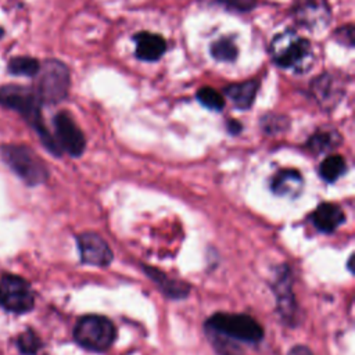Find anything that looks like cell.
I'll use <instances>...</instances> for the list:
<instances>
[{
    "label": "cell",
    "instance_id": "1",
    "mask_svg": "<svg viewBox=\"0 0 355 355\" xmlns=\"http://www.w3.org/2000/svg\"><path fill=\"white\" fill-rule=\"evenodd\" d=\"M0 105L18 112L39 135L44 147L54 155L61 154L55 139L46 129L42 112L40 100L32 87L21 85H4L0 87Z\"/></svg>",
    "mask_w": 355,
    "mask_h": 355
},
{
    "label": "cell",
    "instance_id": "2",
    "mask_svg": "<svg viewBox=\"0 0 355 355\" xmlns=\"http://www.w3.org/2000/svg\"><path fill=\"white\" fill-rule=\"evenodd\" d=\"M270 55L280 68L295 72L306 71L313 61L311 43L293 31H284L272 40Z\"/></svg>",
    "mask_w": 355,
    "mask_h": 355
},
{
    "label": "cell",
    "instance_id": "3",
    "mask_svg": "<svg viewBox=\"0 0 355 355\" xmlns=\"http://www.w3.org/2000/svg\"><path fill=\"white\" fill-rule=\"evenodd\" d=\"M36 85L33 87L42 104H57L68 96L69 69L58 60H46L36 73Z\"/></svg>",
    "mask_w": 355,
    "mask_h": 355
},
{
    "label": "cell",
    "instance_id": "4",
    "mask_svg": "<svg viewBox=\"0 0 355 355\" xmlns=\"http://www.w3.org/2000/svg\"><path fill=\"white\" fill-rule=\"evenodd\" d=\"M0 157L8 168L26 184L36 186L46 182L49 172L44 162L26 146L6 144L0 147Z\"/></svg>",
    "mask_w": 355,
    "mask_h": 355
},
{
    "label": "cell",
    "instance_id": "5",
    "mask_svg": "<svg viewBox=\"0 0 355 355\" xmlns=\"http://www.w3.org/2000/svg\"><path fill=\"white\" fill-rule=\"evenodd\" d=\"M205 327L208 331L225 336L234 341L255 344L263 337L262 326L254 318L244 313H215L207 320Z\"/></svg>",
    "mask_w": 355,
    "mask_h": 355
},
{
    "label": "cell",
    "instance_id": "6",
    "mask_svg": "<svg viewBox=\"0 0 355 355\" xmlns=\"http://www.w3.org/2000/svg\"><path fill=\"white\" fill-rule=\"evenodd\" d=\"M73 338L85 349L103 352L114 344L116 329L105 316L85 315L75 324Z\"/></svg>",
    "mask_w": 355,
    "mask_h": 355
},
{
    "label": "cell",
    "instance_id": "7",
    "mask_svg": "<svg viewBox=\"0 0 355 355\" xmlns=\"http://www.w3.org/2000/svg\"><path fill=\"white\" fill-rule=\"evenodd\" d=\"M35 297L26 280L6 275L0 280V305L14 313H25L33 308Z\"/></svg>",
    "mask_w": 355,
    "mask_h": 355
},
{
    "label": "cell",
    "instance_id": "8",
    "mask_svg": "<svg viewBox=\"0 0 355 355\" xmlns=\"http://www.w3.org/2000/svg\"><path fill=\"white\" fill-rule=\"evenodd\" d=\"M54 129L55 141L61 150L72 157H79L83 153L86 147L85 136L68 112L61 111L54 116Z\"/></svg>",
    "mask_w": 355,
    "mask_h": 355
},
{
    "label": "cell",
    "instance_id": "9",
    "mask_svg": "<svg viewBox=\"0 0 355 355\" xmlns=\"http://www.w3.org/2000/svg\"><path fill=\"white\" fill-rule=\"evenodd\" d=\"M291 14L301 26L311 31L326 28L331 17L326 0H295Z\"/></svg>",
    "mask_w": 355,
    "mask_h": 355
},
{
    "label": "cell",
    "instance_id": "10",
    "mask_svg": "<svg viewBox=\"0 0 355 355\" xmlns=\"http://www.w3.org/2000/svg\"><path fill=\"white\" fill-rule=\"evenodd\" d=\"M80 261L93 266H107L112 261L108 243L94 232H85L76 237Z\"/></svg>",
    "mask_w": 355,
    "mask_h": 355
},
{
    "label": "cell",
    "instance_id": "11",
    "mask_svg": "<svg viewBox=\"0 0 355 355\" xmlns=\"http://www.w3.org/2000/svg\"><path fill=\"white\" fill-rule=\"evenodd\" d=\"M311 93L323 108L334 107L344 94V85L340 76L331 72L322 73L311 83Z\"/></svg>",
    "mask_w": 355,
    "mask_h": 355
},
{
    "label": "cell",
    "instance_id": "12",
    "mask_svg": "<svg viewBox=\"0 0 355 355\" xmlns=\"http://www.w3.org/2000/svg\"><path fill=\"white\" fill-rule=\"evenodd\" d=\"M275 295L277 301V311L288 323L295 318L297 305L294 301V294L291 290V280H290V270L283 266V270H279L275 280Z\"/></svg>",
    "mask_w": 355,
    "mask_h": 355
},
{
    "label": "cell",
    "instance_id": "13",
    "mask_svg": "<svg viewBox=\"0 0 355 355\" xmlns=\"http://www.w3.org/2000/svg\"><path fill=\"white\" fill-rule=\"evenodd\" d=\"M135 54L143 61H157L166 50V43L162 36L151 32H139L135 35Z\"/></svg>",
    "mask_w": 355,
    "mask_h": 355
},
{
    "label": "cell",
    "instance_id": "14",
    "mask_svg": "<svg viewBox=\"0 0 355 355\" xmlns=\"http://www.w3.org/2000/svg\"><path fill=\"white\" fill-rule=\"evenodd\" d=\"M315 227L323 233L334 232L345 219L343 209L331 202H322L311 215Z\"/></svg>",
    "mask_w": 355,
    "mask_h": 355
},
{
    "label": "cell",
    "instance_id": "15",
    "mask_svg": "<svg viewBox=\"0 0 355 355\" xmlns=\"http://www.w3.org/2000/svg\"><path fill=\"white\" fill-rule=\"evenodd\" d=\"M302 186V176L294 169H283L277 172L270 183L272 191L282 197H297L301 193Z\"/></svg>",
    "mask_w": 355,
    "mask_h": 355
},
{
    "label": "cell",
    "instance_id": "16",
    "mask_svg": "<svg viewBox=\"0 0 355 355\" xmlns=\"http://www.w3.org/2000/svg\"><path fill=\"white\" fill-rule=\"evenodd\" d=\"M146 275L159 287V290L169 298H175V300H180L187 297L190 287L179 280L171 279L166 275H164L161 270L155 269V268H150V266H144L143 268Z\"/></svg>",
    "mask_w": 355,
    "mask_h": 355
},
{
    "label": "cell",
    "instance_id": "17",
    "mask_svg": "<svg viewBox=\"0 0 355 355\" xmlns=\"http://www.w3.org/2000/svg\"><path fill=\"white\" fill-rule=\"evenodd\" d=\"M258 86H259L258 80L250 79V80H245V82L229 85L225 90V93L234 103L236 107L247 110L254 103L255 94L258 92Z\"/></svg>",
    "mask_w": 355,
    "mask_h": 355
},
{
    "label": "cell",
    "instance_id": "18",
    "mask_svg": "<svg viewBox=\"0 0 355 355\" xmlns=\"http://www.w3.org/2000/svg\"><path fill=\"white\" fill-rule=\"evenodd\" d=\"M39 67L40 64L36 58L28 57V55H18V57H12L8 61L7 71L15 76L35 78L39 71Z\"/></svg>",
    "mask_w": 355,
    "mask_h": 355
},
{
    "label": "cell",
    "instance_id": "19",
    "mask_svg": "<svg viewBox=\"0 0 355 355\" xmlns=\"http://www.w3.org/2000/svg\"><path fill=\"white\" fill-rule=\"evenodd\" d=\"M345 172V159L341 155H329L319 166L320 178L329 183L336 182Z\"/></svg>",
    "mask_w": 355,
    "mask_h": 355
},
{
    "label": "cell",
    "instance_id": "20",
    "mask_svg": "<svg viewBox=\"0 0 355 355\" xmlns=\"http://www.w3.org/2000/svg\"><path fill=\"white\" fill-rule=\"evenodd\" d=\"M340 143V136L337 132L334 130H320L316 132L313 136L309 137L308 140V147L311 151L313 153H323L327 150H331L334 147H337Z\"/></svg>",
    "mask_w": 355,
    "mask_h": 355
},
{
    "label": "cell",
    "instance_id": "21",
    "mask_svg": "<svg viewBox=\"0 0 355 355\" xmlns=\"http://www.w3.org/2000/svg\"><path fill=\"white\" fill-rule=\"evenodd\" d=\"M237 53V46L230 37H220L211 44V54L218 61H234Z\"/></svg>",
    "mask_w": 355,
    "mask_h": 355
},
{
    "label": "cell",
    "instance_id": "22",
    "mask_svg": "<svg viewBox=\"0 0 355 355\" xmlns=\"http://www.w3.org/2000/svg\"><path fill=\"white\" fill-rule=\"evenodd\" d=\"M197 98L204 107L214 110V111H220L225 107V100H223L222 94L208 86L201 87L197 92Z\"/></svg>",
    "mask_w": 355,
    "mask_h": 355
},
{
    "label": "cell",
    "instance_id": "23",
    "mask_svg": "<svg viewBox=\"0 0 355 355\" xmlns=\"http://www.w3.org/2000/svg\"><path fill=\"white\" fill-rule=\"evenodd\" d=\"M17 345L22 354L35 355L39 351L42 343L33 330H26L22 334H19L17 340Z\"/></svg>",
    "mask_w": 355,
    "mask_h": 355
},
{
    "label": "cell",
    "instance_id": "24",
    "mask_svg": "<svg viewBox=\"0 0 355 355\" xmlns=\"http://www.w3.org/2000/svg\"><path fill=\"white\" fill-rule=\"evenodd\" d=\"M211 337H212V344L219 355H243L240 347L234 344V340L212 331H211Z\"/></svg>",
    "mask_w": 355,
    "mask_h": 355
},
{
    "label": "cell",
    "instance_id": "25",
    "mask_svg": "<svg viewBox=\"0 0 355 355\" xmlns=\"http://www.w3.org/2000/svg\"><path fill=\"white\" fill-rule=\"evenodd\" d=\"M204 1H208V3H212V4H218V6H222V7L227 8V10L239 11V12L250 11L257 4V0H204Z\"/></svg>",
    "mask_w": 355,
    "mask_h": 355
},
{
    "label": "cell",
    "instance_id": "26",
    "mask_svg": "<svg viewBox=\"0 0 355 355\" xmlns=\"http://www.w3.org/2000/svg\"><path fill=\"white\" fill-rule=\"evenodd\" d=\"M334 37L336 40H338L340 43L345 44V46H354V26L352 25H345L338 28L334 32Z\"/></svg>",
    "mask_w": 355,
    "mask_h": 355
},
{
    "label": "cell",
    "instance_id": "27",
    "mask_svg": "<svg viewBox=\"0 0 355 355\" xmlns=\"http://www.w3.org/2000/svg\"><path fill=\"white\" fill-rule=\"evenodd\" d=\"M288 355H313L312 351L305 345H295L290 349Z\"/></svg>",
    "mask_w": 355,
    "mask_h": 355
},
{
    "label": "cell",
    "instance_id": "28",
    "mask_svg": "<svg viewBox=\"0 0 355 355\" xmlns=\"http://www.w3.org/2000/svg\"><path fill=\"white\" fill-rule=\"evenodd\" d=\"M240 129H241V126H240V123H237L236 121H230L229 122V130H230V133H237V132H240Z\"/></svg>",
    "mask_w": 355,
    "mask_h": 355
},
{
    "label": "cell",
    "instance_id": "29",
    "mask_svg": "<svg viewBox=\"0 0 355 355\" xmlns=\"http://www.w3.org/2000/svg\"><path fill=\"white\" fill-rule=\"evenodd\" d=\"M1 36H3V29L0 28V37H1Z\"/></svg>",
    "mask_w": 355,
    "mask_h": 355
}]
</instances>
